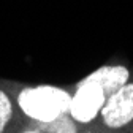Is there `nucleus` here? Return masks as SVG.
Returning a JSON list of instances; mask_svg holds the SVG:
<instances>
[{
	"mask_svg": "<svg viewBox=\"0 0 133 133\" xmlns=\"http://www.w3.org/2000/svg\"><path fill=\"white\" fill-rule=\"evenodd\" d=\"M71 95L62 87L40 84L25 87L18 95L21 111L40 124H49L70 111Z\"/></svg>",
	"mask_w": 133,
	"mask_h": 133,
	"instance_id": "obj_1",
	"label": "nucleus"
},
{
	"mask_svg": "<svg viewBox=\"0 0 133 133\" xmlns=\"http://www.w3.org/2000/svg\"><path fill=\"white\" fill-rule=\"evenodd\" d=\"M106 102V95L102 86L97 82H78V89L71 95L70 114L76 122L87 124L97 117Z\"/></svg>",
	"mask_w": 133,
	"mask_h": 133,
	"instance_id": "obj_2",
	"label": "nucleus"
},
{
	"mask_svg": "<svg viewBox=\"0 0 133 133\" xmlns=\"http://www.w3.org/2000/svg\"><path fill=\"white\" fill-rule=\"evenodd\" d=\"M103 121L111 128H119L133 121V82H127L108 97L102 108Z\"/></svg>",
	"mask_w": 133,
	"mask_h": 133,
	"instance_id": "obj_3",
	"label": "nucleus"
},
{
	"mask_svg": "<svg viewBox=\"0 0 133 133\" xmlns=\"http://www.w3.org/2000/svg\"><path fill=\"white\" fill-rule=\"evenodd\" d=\"M128 76L130 73L124 65H105L92 71L89 76H86L82 79V82H97V84H100L108 98L124 84H127Z\"/></svg>",
	"mask_w": 133,
	"mask_h": 133,
	"instance_id": "obj_4",
	"label": "nucleus"
},
{
	"mask_svg": "<svg viewBox=\"0 0 133 133\" xmlns=\"http://www.w3.org/2000/svg\"><path fill=\"white\" fill-rule=\"evenodd\" d=\"M11 114H13V105H11V100L10 97L0 89V133H2L6 127V124L11 119Z\"/></svg>",
	"mask_w": 133,
	"mask_h": 133,
	"instance_id": "obj_5",
	"label": "nucleus"
},
{
	"mask_svg": "<svg viewBox=\"0 0 133 133\" xmlns=\"http://www.w3.org/2000/svg\"><path fill=\"white\" fill-rule=\"evenodd\" d=\"M22 133H40V131H33V130H29V131H22Z\"/></svg>",
	"mask_w": 133,
	"mask_h": 133,
	"instance_id": "obj_6",
	"label": "nucleus"
}]
</instances>
